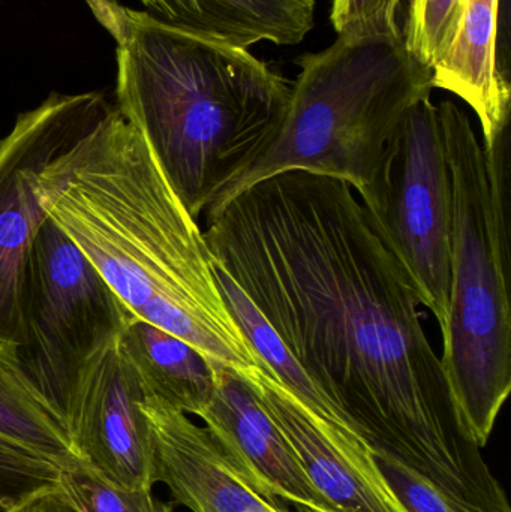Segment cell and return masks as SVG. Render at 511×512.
<instances>
[{
	"label": "cell",
	"instance_id": "obj_1",
	"mask_svg": "<svg viewBox=\"0 0 511 512\" xmlns=\"http://www.w3.org/2000/svg\"><path fill=\"white\" fill-rule=\"evenodd\" d=\"M222 298L318 417L485 512H511L459 429L420 301L342 180L288 171L206 212Z\"/></svg>",
	"mask_w": 511,
	"mask_h": 512
},
{
	"label": "cell",
	"instance_id": "obj_2",
	"mask_svg": "<svg viewBox=\"0 0 511 512\" xmlns=\"http://www.w3.org/2000/svg\"><path fill=\"white\" fill-rule=\"evenodd\" d=\"M39 182L48 218L135 318L180 337L216 366H264L222 298L197 219L117 108Z\"/></svg>",
	"mask_w": 511,
	"mask_h": 512
},
{
	"label": "cell",
	"instance_id": "obj_3",
	"mask_svg": "<svg viewBox=\"0 0 511 512\" xmlns=\"http://www.w3.org/2000/svg\"><path fill=\"white\" fill-rule=\"evenodd\" d=\"M84 2L116 42L117 111L198 219L272 140L293 86L248 48L119 0Z\"/></svg>",
	"mask_w": 511,
	"mask_h": 512
},
{
	"label": "cell",
	"instance_id": "obj_4",
	"mask_svg": "<svg viewBox=\"0 0 511 512\" xmlns=\"http://www.w3.org/2000/svg\"><path fill=\"white\" fill-rule=\"evenodd\" d=\"M452 182L449 321L444 375L459 429L485 448L511 391L510 132L477 138L452 101L438 104Z\"/></svg>",
	"mask_w": 511,
	"mask_h": 512
},
{
	"label": "cell",
	"instance_id": "obj_5",
	"mask_svg": "<svg viewBox=\"0 0 511 512\" xmlns=\"http://www.w3.org/2000/svg\"><path fill=\"white\" fill-rule=\"evenodd\" d=\"M297 65L278 131L207 210L288 171L333 177L363 194L402 120L434 89L432 69L411 56L402 35L338 36L326 50L300 56Z\"/></svg>",
	"mask_w": 511,
	"mask_h": 512
},
{
	"label": "cell",
	"instance_id": "obj_6",
	"mask_svg": "<svg viewBox=\"0 0 511 512\" xmlns=\"http://www.w3.org/2000/svg\"><path fill=\"white\" fill-rule=\"evenodd\" d=\"M134 318L92 262L53 221L33 242L15 355L63 424L84 370Z\"/></svg>",
	"mask_w": 511,
	"mask_h": 512
},
{
	"label": "cell",
	"instance_id": "obj_7",
	"mask_svg": "<svg viewBox=\"0 0 511 512\" xmlns=\"http://www.w3.org/2000/svg\"><path fill=\"white\" fill-rule=\"evenodd\" d=\"M359 200L443 331L450 307L452 182L438 105L431 98L402 120Z\"/></svg>",
	"mask_w": 511,
	"mask_h": 512
},
{
	"label": "cell",
	"instance_id": "obj_8",
	"mask_svg": "<svg viewBox=\"0 0 511 512\" xmlns=\"http://www.w3.org/2000/svg\"><path fill=\"white\" fill-rule=\"evenodd\" d=\"M114 107L102 93H51L0 140V343L17 346L33 242L48 218L39 176L92 134Z\"/></svg>",
	"mask_w": 511,
	"mask_h": 512
},
{
	"label": "cell",
	"instance_id": "obj_9",
	"mask_svg": "<svg viewBox=\"0 0 511 512\" xmlns=\"http://www.w3.org/2000/svg\"><path fill=\"white\" fill-rule=\"evenodd\" d=\"M144 397L117 340L84 370L63 427L78 459L99 477L122 489L152 492L155 466Z\"/></svg>",
	"mask_w": 511,
	"mask_h": 512
},
{
	"label": "cell",
	"instance_id": "obj_10",
	"mask_svg": "<svg viewBox=\"0 0 511 512\" xmlns=\"http://www.w3.org/2000/svg\"><path fill=\"white\" fill-rule=\"evenodd\" d=\"M293 447L312 486L338 512H408L368 445L309 411L266 366L237 372Z\"/></svg>",
	"mask_w": 511,
	"mask_h": 512
},
{
	"label": "cell",
	"instance_id": "obj_11",
	"mask_svg": "<svg viewBox=\"0 0 511 512\" xmlns=\"http://www.w3.org/2000/svg\"><path fill=\"white\" fill-rule=\"evenodd\" d=\"M213 369L215 391L198 418L246 483L267 501L300 512H338L312 486L251 385L230 367L213 364Z\"/></svg>",
	"mask_w": 511,
	"mask_h": 512
},
{
	"label": "cell",
	"instance_id": "obj_12",
	"mask_svg": "<svg viewBox=\"0 0 511 512\" xmlns=\"http://www.w3.org/2000/svg\"><path fill=\"white\" fill-rule=\"evenodd\" d=\"M141 409L152 435L155 483L165 484L176 504L192 512H294L255 492L206 427L149 394Z\"/></svg>",
	"mask_w": 511,
	"mask_h": 512
},
{
	"label": "cell",
	"instance_id": "obj_13",
	"mask_svg": "<svg viewBox=\"0 0 511 512\" xmlns=\"http://www.w3.org/2000/svg\"><path fill=\"white\" fill-rule=\"evenodd\" d=\"M501 0H464L455 38L432 68V87L470 105L492 147L510 128L511 86L498 53Z\"/></svg>",
	"mask_w": 511,
	"mask_h": 512
},
{
	"label": "cell",
	"instance_id": "obj_14",
	"mask_svg": "<svg viewBox=\"0 0 511 512\" xmlns=\"http://www.w3.org/2000/svg\"><path fill=\"white\" fill-rule=\"evenodd\" d=\"M171 26L206 33L237 47L261 41L296 45L314 27L315 0H140Z\"/></svg>",
	"mask_w": 511,
	"mask_h": 512
},
{
	"label": "cell",
	"instance_id": "obj_15",
	"mask_svg": "<svg viewBox=\"0 0 511 512\" xmlns=\"http://www.w3.org/2000/svg\"><path fill=\"white\" fill-rule=\"evenodd\" d=\"M119 346L146 394L200 417L215 391V369L198 349L135 316L120 334Z\"/></svg>",
	"mask_w": 511,
	"mask_h": 512
},
{
	"label": "cell",
	"instance_id": "obj_16",
	"mask_svg": "<svg viewBox=\"0 0 511 512\" xmlns=\"http://www.w3.org/2000/svg\"><path fill=\"white\" fill-rule=\"evenodd\" d=\"M0 435L48 457L62 469L81 462L65 427L27 379L15 346L0 343Z\"/></svg>",
	"mask_w": 511,
	"mask_h": 512
},
{
	"label": "cell",
	"instance_id": "obj_17",
	"mask_svg": "<svg viewBox=\"0 0 511 512\" xmlns=\"http://www.w3.org/2000/svg\"><path fill=\"white\" fill-rule=\"evenodd\" d=\"M464 0H411L405 47L423 66L434 68L446 56L455 38Z\"/></svg>",
	"mask_w": 511,
	"mask_h": 512
},
{
	"label": "cell",
	"instance_id": "obj_18",
	"mask_svg": "<svg viewBox=\"0 0 511 512\" xmlns=\"http://www.w3.org/2000/svg\"><path fill=\"white\" fill-rule=\"evenodd\" d=\"M60 486L83 512H174V504L147 490H126L108 483L83 462L63 469Z\"/></svg>",
	"mask_w": 511,
	"mask_h": 512
},
{
	"label": "cell",
	"instance_id": "obj_19",
	"mask_svg": "<svg viewBox=\"0 0 511 512\" xmlns=\"http://www.w3.org/2000/svg\"><path fill=\"white\" fill-rule=\"evenodd\" d=\"M53 460L0 435V512H11L42 490L60 484Z\"/></svg>",
	"mask_w": 511,
	"mask_h": 512
},
{
	"label": "cell",
	"instance_id": "obj_20",
	"mask_svg": "<svg viewBox=\"0 0 511 512\" xmlns=\"http://www.w3.org/2000/svg\"><path fill=\"white\" fill-rule=\"evenodd\" d=\"M402 0H333L330 20L344 38H393L402 35L396 15Z\"/></svg>",
	"mask_w": 511,
	"mask_h": 512
},
{
	"label": "cell",
	"instance_id": "obj_21",
	"mask_svg": "<svg viewBox=\"0 0 511 512\" xmlns=\"http://www.w3.org/2000/svg\"><path fill=\"white\" fill-rule=\"evenodd\" d=\"M384 478L408 512H485L441 492L431 481L384 454H374Z\"/></svg>",
	"mask_w": 511,
	"mask_h": 512
},
{
	"label": "cell",
	"instance_id": "obj_22",
	"mask_svg": "<svg viewBox=\"0 0 511 512\" xmlns=\"http://www.w3.org/2000/svg\"><path fill=\"white\" fill-rule=\"evenodd\" d=\"M11 512H83L60 484L36 493Z\"/></svg>",
	"mask_w": 511,
	"mask_h": 512
}]
</instances>
